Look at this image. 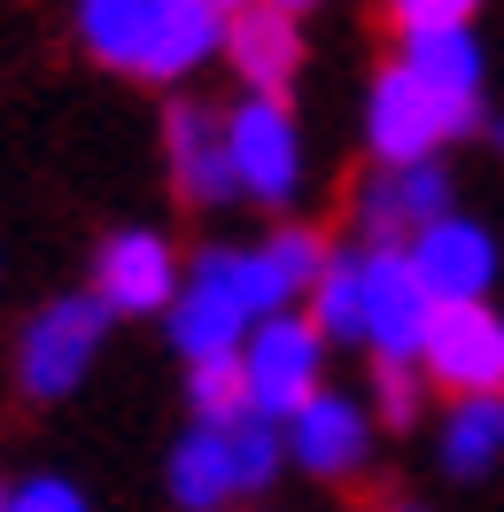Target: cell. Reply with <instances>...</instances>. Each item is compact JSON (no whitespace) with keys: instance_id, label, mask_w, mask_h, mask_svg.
Masks as SVG:
<instances>
[{"instance_id":"obj_29","label":"cell","mask_w":504,"mask_h":512,"mask_svg":"<svg viewBox=\"0 0 504 512\" xmlns=\"http://www.w3.org/2000/svg\"><path fill=\"white\" fill-rule=\"evenodd\" d=\"M0 512H8V505H0Z\"/></svg>"},{"instance_id":"obj_9","label":"cell","mask_w":504,"mask_h":512,"mask_svg":"<svg viewBox=\"0 0 504 512\" xmlns=\"http://www.w3.org/2000/svg\"><path fill=\"white\" fill-rule=\"evenodd\" d=\"M94 295L109 319H140V311H171V295H179V256L163 233L148 225H125V233H109L94 256Z\"/></svg>"},{"instance_id":"obj_4","label":"cell","mask_w":504,"mask_h":512,"mask_svg":"<svg viewBox=\"0 0 504 512\" xmlns=\"http://www.w3.org/2000/svg\"><path fill=\"white\" fill-rule=\"evenodd\" d=\"M225 156L249 202L287 210L303 194V132L287 117V94H241V109H225Z\"/></svg>"},{"instance_id":"obj_20","label":"cell","mask_w":504,"mask_h":512,"mask_svg":"<svg viewBox=\"0 0 504 512\" xmlns=\"http://www.w3.org/2000/svg\"><path fill=\"white\" fill-rule=\"evenodd\" d=\"M187 396H194V419H233V412H249L241 350H225V357H194V373H187Z\"/></svg>"},{"instance_id":"obj_23","label":"cell","mask_w":504,"mask_h":512,"mask_svg":"<svg viewBox=\"0 0 504 512\" xmlns=\"http://www.w3.org/2000/svg\"><path fill=\"white\" fill-rule=\"evenodd\" d=\"M8 512H86V497L70 489V481H55V474H39V481H24L16 497H8Z\"/></svg>"},{"instance_id":"obj_17","label":"cell","mask_w":504,"mask_h":512,"mask_svg":"<svg viewBox=\"0 0 504 512\" xmlns=\"http://www.w3.org/2000/svg\"><path fill=\"white\" fill-rule=\"evenodd\" d=\"M504 458V396H458L442 419V466L450 474H489Z\"/></svg>"},{"instance_id":"obj_13","label":"cell","mask_w":504,"mask_h":512,"mask_svg":"<svg viewBox=\"0 0 504 512\" xmlns=\"http://www.w3.org/2000/svg\"><path fill=\"white\" fill-rule=\"evenodd\" d=\"M163 156H171V187L187 194L194 210H218L233 202V156H225V117L202 101H171L163 117Z\"/></svg>"},{"instance_id":"obj_7","label":"cell","mask_w":504,"mask_h":512,"mask_svg":"<svg viewBox=\"0 0 504 512\" xmlns=\"http://www.w3.org/2000/svg\"><path fill=\"white\" fill-rule=\"evenodd\" d=\"M318 357H326V334L295 311H264L241 342V381H249V412L287 419L303 396L318 388Z\"/></svg>"},{"instance_id":"obj_14","label":"cell","mask_w":504,"mask_h":512,"mask_svg":"<svg viewBox=\"0 0 504 512\" xmlns=\"http://www.w3.org/2000/svg\"><path fill=\"white\" fill-rule=\"evenodd\" d=\"M218 55L241 70L249 94H287V86H295V63H303V32H295L287 8L249 0V8L225 16V47H218Z\"/></svg>"},{"instance_id":"obj_1","label":"cell","mask_w":504,"mask_h":512,"mask_svg":"<svg viewBox=\"0 0 504 512\" xmlns=\"http://www.w3.org/2000/svg\"><path fill=\"white\" fill-rule=\"evenodd\" d=\"M78 47L125 78L171 86L225 47V8L218 0H78Z\"/></svg>"},{"instance_id":"obj_28","label":"cell","mask_w":504,"mask_h":512,"mask_svg":"<svg viewBox=\"0 0 504 512\" xmlns=\"http://www.w3.org/2000/svg\"><path fill=\"white\" fill-rule=\"evenodd\" d=\"M0 505H8V489H0Z\"/></svg>"},{"instance_id":"obj_10","label":"cell","mask_w":504,"mask_h":512,"mask_svg":"<svg viewBox=\"0 0 504 512\" xmlns=\"http://www.w3.org/2000/svg\"><path fill=\"white\" fill-rule=\"evenodd\" d=\"M404 256H411V272L427 280L435 303H473V295H489V280H497V241H489V225L458 218V210L427 218L404 241Z\"/></svg>"},{"instance_id":"obj_12","label":"cell","mask_w":504,"mask_h":512,"mask_svg":"<svg viewBox=\"0 0 504 512\" xmlns=\"http://www.w3.org/2000/svg\"><path fill=\"white\" fill-rule=\"evenodd\" d=\"M450 210V171L435 156L427 163H380L373 179L357 187V225H365V241H388V249H404L411 233L427 218Z\"/></svg>"},{"instance_id":"obj_2","label":"cell","mask_w":504,"mask_h":512,"mask_svg":"<svg viewBox=\"0 0 504 512\" xmlns=\"http://www.w3.org/2000/svg\"><path fill=\"white\" fill-rule=\"evenodd\" d=\"M473 125H481V94H450L411 63H388L365 94V132H373L380 163H427L450 140H466Z\"/></svg>"},{"instance_id":"obj_22","label":"cell","mask_w":504,"mask_h":512,"mask_svg":"<svg viewBox=\"0 0 504 512\" xmlns=\"http://www.w3.org/2000/svg\"><path fill=\"white\" fill-rule=\"evenodd\" d=\"M396 32H427V24H473L481 0H380Z\"/></svg>"},{"instance_id":"obj_25","label":"cell","mask_w":504,"mask_h":512,"mask_svg":"<svg viewBox=\"0 0 504 512\" xmlns=\"http://www.w3.org/2000/svg\"><path fill=\"white\" fill-rule=\"evenodd\" d=\"M218 8H225V16H233V8H249V0H218Z\"/></svg>"},{"instance_id":"obj_19","label":"cell","mask_w":504,"mask_h":512,"mask_svg":"<svg viewBox=\"0 0 504 512\" xmlns=\"http://www.w3.org/2000/svg\"><path fill=\"white\" fill-rule=\"evenodd\" d=\"M225 443H233V481H241V497H249V489H264V481L280 474V450H287L280 419L233 412V419H225Z\"/></svg>"},{"instance_id":"obj_15","label":"cell","mask_w":504,"mask_h":512,"mask_svg":"<svg viewBox=\"0 0 504 512\" xmlns=\"http://www.w3.org/2000/svg\"><path fill=\"white\" fill-rule=\"evenodd\" d=\"M171 497L187 512H218L241 497V481H233V443H225V419H194L179 450H171Z\"/></svg>"},{"instance_id":"obj_24","label":"cell","mask_w":504,"mask_h":512,"mask_svg":"<svg viewBox=\"0 0 504 512\" xmlns=\"http://www.w3.org/2000/svg\"><path fill=\"white\" fill-rule=\"evenodd\" d=\"M272 8H287V16H303V8H318V0H272Z\"/></svg>"},{"instance_id":"obj_3","label":"cell","mask_w":504,"mask_h":512,"mask_svg":"<svg viewBox=\"0 0 504 512\" xmlns=\"http://www.w3.org/2000/svg\"><path fill=\"white\" fill-rule=\"evenodd\" d=\"M256 326L249 303V272H241V249H202L194 272H179V295H171V342L179 357H225L241 350Z\"/></svg>"},{"instance_id":"obj_16","label":"cell","mask_w":504,"mask_h":512,"mask_svg":"<svg viewBox=\"0 0 504 512\" xmlns=\"http://www.w3.org/2000/svg\"><path fill=\"white\" fill-rule=\"evenodd\" d=\"M396 63L435 78L450 94H481V39L473 24H427V32H396Z\"/></svg>"},{"instance_id":"obj_21","label":"cell","mask_w":504,"mask_h":512,"mask_svg":"<svg viewBox=\"0 0 504 512\" xmlns=\"http://www.w3.org/2000/svg\"><path fill=\"white\" fill-rule=\"evenodd\" d=\"M419 381H427L419 357H380L373 365V404H380L388 427H411V419H419Z\"/></svg>"},{"instance_id":"obj_8","label":"cell","mask_w":504,"mask_h":512,"mask_svg":"<svg viewBox=\"0 0 504 512\" xmlns=\"http://www.w3.org/2000/svg\"><path fill=\"white\" fill-rule=\"evenodd\" d=\"M357 272H365V350L373 357H419L427 319H435V295L411 272V256L388 249V241H365Z\"/></svg>"},{"instance_id":"obj_6","label":"cell","mask_w":504,"mask_h":512,"mask_svg":"<svg viewBox=\"0 0 504 512\" xmlns=\"http://www.w3.org/2000/svg\"><path fill=\"white\" fill-rule=\"evenodd\" d=\"M101 326H109L101 295H63V303H47V311L24 326L16 381H24L32 404H55V396H70V388L86 381V365H94V350H101Z\"/></svg>"},{"instance_id":"obj_11","label":"cell","mask_w":504,"mask_h":512,"mask_svg":"<svg viewBox=\"0 0 504 512\" xmlns=\"http://www.w3.org/2000/svg\"><path fill=\"white\" fill-rule=\"evenodd\" d=\"M287 458L318 481L357 474V466L373 458V419H365V404H349L334 388H311V396L287 412Z\"/></svg>"},{"instance_id":"obj_27","label":"cell","mask_w":504,"mask_h":512,"mask_svg":"<svg viewBox=\"0 0 504 512\" xmlns=\"http://www.w3.org/2000/svg\"><path fill=\"white\" fill-rule=\"evenodd\" d=\"M396 512H419V505H396Z\"/></svg>"},{"instance_id":"obj_26","label":"cell","mask_w":504,"mask_h":512,"mask_svg":"<svg viewBox=\"0 0 504 512\" xmlns=\"http://www.w3.org/2000/svg\"><path fill=\"white\" fill-rule=\"evenodd\" d=\"M497 156H504V125H497Z\"/></svg>"},{"instance_id":"obj_18","label":"cell","mask_w":504,"mask_h":512,"mask_svg":"<svg viewBox=\"0 0 504 512\" xmlns=\"http://www.w3.org/2000/svg\"><path fill=\"white\" fill-rule=\"evenodd\" d=\"M311 326L326 342H365V272H357V256H326V272L311 280Z\"/></svg>"},{"instance_id":"obj_5","label":"cell","mask_w":504,"mask_h":512,"mask_svg":"<svg viewBox=\"0 0 504 512\" xmlns=\"http://www.w3.org/2000/svg\"><path fill=\"white\" fill-rule=\"evenodd\" d=\"M419 373L450 396H504V319L489 311V295L435 303L427 342H419Z\"/></svg>"}]
</instances>
